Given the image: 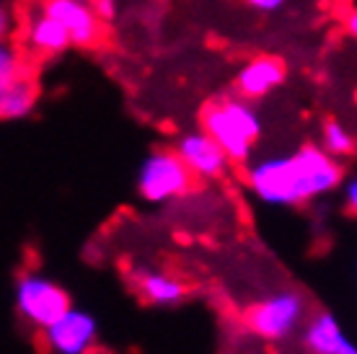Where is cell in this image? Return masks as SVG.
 Segmentation results:
<instances>
[{
  "instance_id": "6da1fadb",
  "label": "cell",
  "mask_w": 357,
  "mask_h": 354,
  "mask_svg": "<svg viewBox=\"0 0 357 354\" xmlns=\"http://www.w3.org/2000/svg\"><path fill=\"white\" fill-rule=\"evenodd\" d=\"M344 181L342 160L316 142L293 153L264 155L246 163V186L267 207H301L337 192Z\"/></svg>"
},
{
  "instance_id": "7a4b0ae2",
  "label": "cell",
  "mask_w": 357,
  "mask_h": 354,
  "mask_svg": "<svg viewBox=\"0 0 357 354\" xmlns=\"http://www.w3.org/2000/svg\"><path fill=\"white\" fill-rule=\"evenodd\" d=\"M199 130L213 137L231 163L246 166L261 137V116L257 107L241 96L210 101L199 114Z\"/></svg>"
},
{
  "instance_id": "3957f363",
  "label": "cell",
  "mask_w": 357,
  "mask_h": 354,
  "mask_svg": "<svg viewBox=\"0 0 357 354\" xmlns=\"http://www.w3.org/2000/svg\"><path fill=\"white\" fill-rule=\"evenodd\" d=\"M308 300L298 290H275L246 308V328L264 341H285L303 328Z\"/></svg>"
},
{
  "instance_id": "277c9868",
  "label": "cell",
  "mask_w": 357,
  "mask_h": 354,
  "mask_svg": "<svg viewBox=\"0 0 357 354\" xmlns=\"http://www.w3.org/2000/svg\"><path fill=\"white\" fill-rule=\"evenodd\" d=\"M195 176L176 151H153L137 169V194L148 204H166L189 194Z\"/></svg>"
},
{
  "instance_id": "5b68a950",
  "label": "cell",
  "mask_w": 357,
  "mask_h": 354,
  "mask_svg": "<svg viewBox=\"0 0 357 354\" xmlns=\"http://www.w3.org/2000/svg\"><path fill=\"white\" fill-rule=\"evenodd\" d=\"M13 302L21 318H26L31 326L45 331L50 323L63 316L70 308V295L60 284L45 275H24L18 277Z\"/></svg>"
},
{
  "instance_id": "8992f818",
  "label": "cell",
  "mask_w": 357,
  "mask_h": 354,
  "mask_svg": "<svg viewBox=\"0 0 357 354\" xmlns=\"http://www.w3.org/2000/svg\"><path fill=\"white\" fill-rule=\"evenodd\" d=\"M174 151L184 166L189 169V174L202 181H218V178L228 176L231 171V158L223 153V148L202 130H192V132L178 134Z\"/></svg>"
},
{
  "instance_id": "52a82bcc",
  "label": "cell",
  "mask_w": 357,
  "mask_h": 354,
  "mask_svg": "<svg viewBox=\"0 0 357 354\" xmlns=\"http://www.w3.org/2000/svg\"><path fill=\"white\" fill-rule=\"evenodd\" d=\"M39 10L54 18L65 34L70 36V47L86 49L101 39V21L91 8V0H39Z\"/></svg>"
},
{
  "instance_id": "ba28073f",
  "label": "cell",
  "mask_w": 357,
  "mask_h": 354,
  "mask_svg": "<svg viewBox=\"0 0 357 354\" xmlns=\"http://www.w3.org/2000/svg\"><path fill=\"white\" fill-rule=\"evenodd\" d=\"M98 323L89 310L68 308L60 318L45 328L47 346L54 354H89L96 344Z\"/></svg>"
},
{
  "instance_id": "9c48e42d",
  "label": "cell",
  "mask_w": 357,
  "mask_h": 354,
  "mask_svg": "<svg viewBox=\"0 0 357 354\" xmlns=\"http://www.w3.org/2000/svg\"><path fill=\"white\" fill-rule=\"evenodd\" d=\"M287 80V62L277 54H257L236 75V93L246 101H261Z\"/></svg>"
},
{
  "instance_id": "30bf717a",
  "label": "cell",
  "mask_w": 357,
  "mask_h": 354,
  "mask_svg": "<svg viewBox=\"0 0 357 354\" xmlns=\"http://www.w3.org/2000/svg\"><path fill=\"white\" fill-rule=\"evenodd\" d=\"M301 339L303 349L311 354H357V341L344 334L340 318L329 310H321L305 321Z\"/></svg>"
},
{
  "instance_id": "8fae6325",
  "label": "cell",
  "mask_w": 357,
  "mask_h": 354,
  "mask_svg": "<svg viewBox=\"0 0 357 354\" xmlns=\"http://www.w3.org/2000/svg\"><path fill=\"white\" fill-rule=\"evenodd\" d=\"M21 39H24V47L36 57H60L73 49L65 29L39 8L26 13V21L21 24Z\"/></svg>"
},
{
  "instance_id": "7c38bea8",
  "label": "cell",
  "mask_w": 357,
  "mask_h": 354,
  "mask_svg": "<svg viewBox=\"0 0 357 354\" xmlns=\"http://www.w3.org/2000/svg\"><path fill=\"white\" fill-rule=\"evenodd\" d=\"M132 284L145 302L158 305V308L178 305V302L184 300V295H187V284L181 282L178 277L161 272V269H148V266L135 269Z\"/></svg>"
},
{
  "instance_id": "4fadbf2b",
  "label": "cell",
  "mask_w": 357,
  "mask_h": 354,
  "mask_svg": "<svg viewBox=\"0 0 357 354\" xmlns=\"http://www.w3.org/2000/svg\"><path fill=\"white\" fill-rule=\"evenodd\" d=\"M319 145H321L329 155H334L337 160L349 158V155L355 153V134L349 132L342 122L329 119V122L321 127V142H319Z\"/></svg>"
},
{
  "instance_id": "5bb4252c",
  "label": "cell",
  "mask_w": 357,
  "mask_h": 354,
  "mask_svg": "<svg viewBox=\"0 0 357 354\" xmlns=\"http://www.w3.org/2000/svg\"><path fill=\"white\" fill-rule=\"evenodd\" d=\"M26 78V65L10 39H0V96L13 88L18 80Z\"/></svg>"
},
{
  "instance_id": "9a60e30c",
  "label": "cell",
  "mask_w": 357,
  "mask_h": 354,
  "mask_svg": "<svg viewBox=\"0 0 357 354\" xmlns=\"http://www.w3.org/2000/svg\"><path fill=\"white\" fill-rule=\"evenodd\" d=\"M91 8L101 24H112L119 16V0H91Z\"/></svg>"
},
{
  "instance_id": "2e32d148",
  "label": "cell",
  "mask_w": 357,
  "mask_h": 354,
  "mask_svg": "<svg viewBox=\"0 0 357 354\" xmlns=\"http://www.w3.org/2000/svg\"><path fill=\"white\" fill-rule=\"evenodd\" d=\"M342 197H344V207L349 210V215L357 217V176L342 181Z\"/></svg>"
},
{
  "instance_id": "e0dca14e",
  "label": "cell",
  "mask_w": 357,
  "mask_h": 354,
  "mask_svg": "<svg viewBox=\"0 0 357 354\" xmlns=\"http://www.w3.org/2000/svg\"><path fill=\"white\" fill-rule=\"evenodd\" d=\"M287 0H246V6H249L251 10H257V13H264V16H269V13H277V10L285 8Z\"/></svg>"
},
{
  "instance_id": "ac0fdd59",
  "label": "cell",
  "mask_w": 357,
  "mask_h": 354,
  "mask_svg": "<svg viewBox=\"0 0 357 354\" xmlns=\"http://www.w3.org/2000/svg\"><path fill=\"white\" fill-rule=\"evenodd\" d=\"M16 31V16L8 6H0V39H10Z\"/></svg>"
},
{
  "instance_id": "d6986e66",
  "label": "cell",
  "mask_w": 357,
  "mask_h": 354,
  "mask_svg": "<svg viewBox=\"0 0 357 354\" xmlns=\"http://www.w3.org/2000/svg\"><path fill=\"white\" fill-rule=\"evenodd\" d=\"M344 26H347V34L352 36V39H357V8L344 18Z\"/></svg>"
},
{
  "instance_id": "ffe728a7",
  "label": "cell",
  "mask_w": 357,
  "mask_h": 354,
  "mask_svg": "<svg viewBox=\"0 0 357 354\" xmlns=\"http://www.w3.org/2000/svg\"><path fill=\"white\" fill-rule=\"evenodd\" d=\"M0 6H6V0H0Z\"/></svg>"
}]
</instances>
